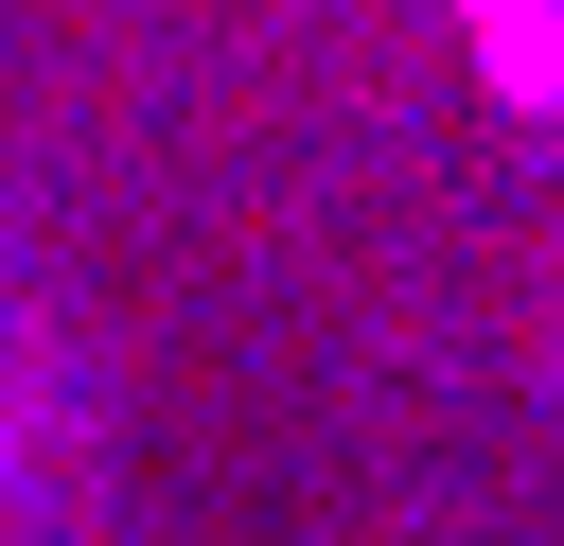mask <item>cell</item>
I'll list each match as a JSON object with an SVG mask.
<instances>
[{"mask_svg": "<svg viewBox=\"0 0 564 546\" xmlns=\"http://www.w3.org/2000/svg\"><path fill=\"white\" fill-rule=\"evenodd\" d=\"M88 511V423H70V352L35 317V264L0 247V546H53Z\"/></svg>", "mask_w": 564, "mask_h": 546, "instance_id": "obj_1", "label": "cell"}]
</instances>
